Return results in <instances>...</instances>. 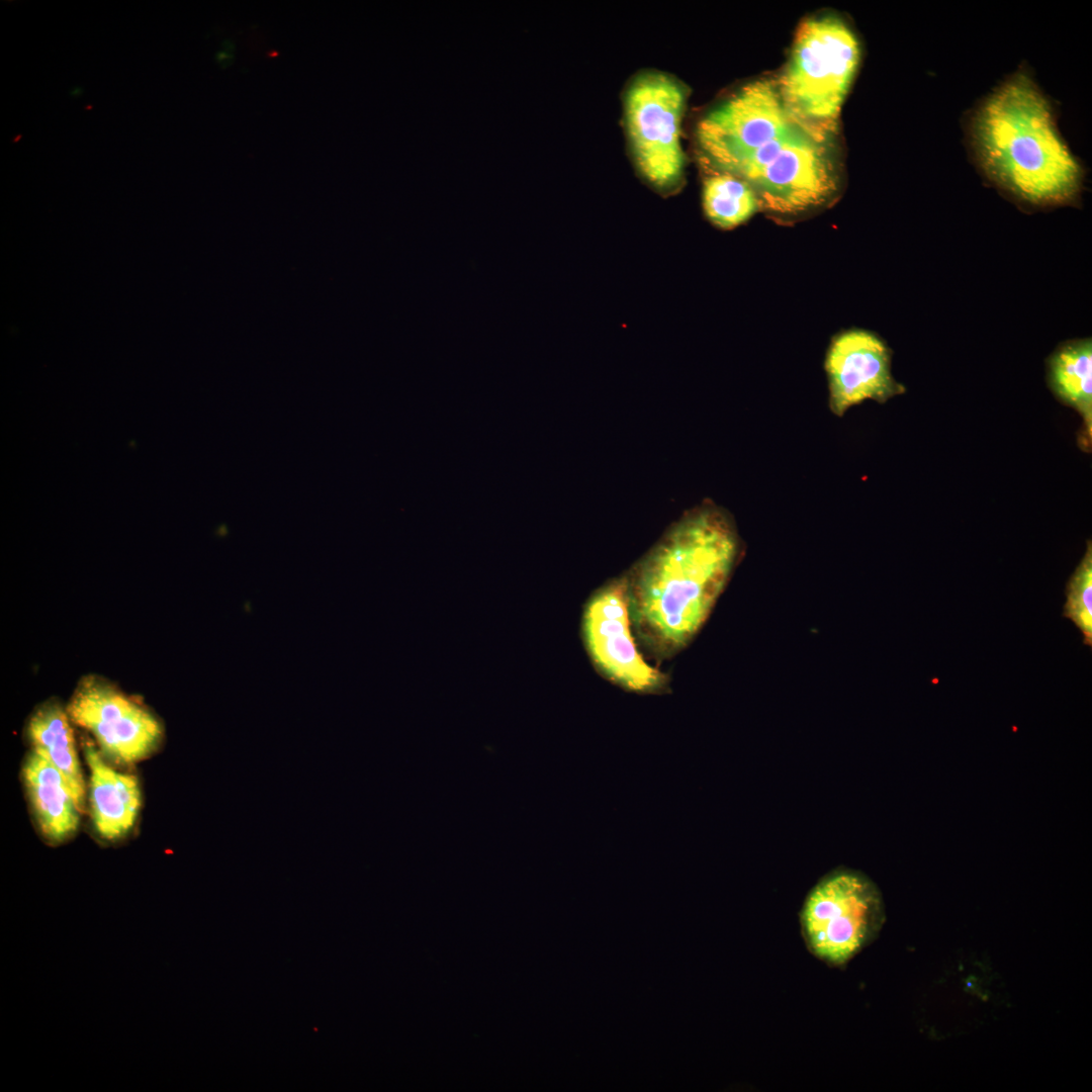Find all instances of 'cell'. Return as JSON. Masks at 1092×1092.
<instances>
[{
  "instance_id": "8fae6325",
  "label": "cell",
  "mask_w": 1092,
  "mask_h": 1092,
  "mask_svg": "<svg viewBox=\"0 0 1092 1092\" xmlns=\"http://www.w3.org/2000/svg\"><path fill=\"white\" fill-rule=\"evenodd\" d=\"M22 778L44 837L61 843L73 836L79 827L81 812L62 774L32 750L23 763Z\"/></svg>"
},
{
  "instance_id": "277c9868",
  "label": "cell",
  "mask_w": 1092,
  "mask_h": 1092,
  "mask_svg": "<svg viewBox=\"0 0 1092 1092\" xmlns=\"http://www.w3.org/2000/svg\"><path fill=\"white\" fill-rule=\"evenodd\" d=\"M859 43L841 19L820 16L798 28L777 87L792 114L809 130L831 140L859 63Z\"/></svg>"
},
{
  "instance_id": "7c38bea8",
  "label": "cell",
  "mask_w": 1092,
  "mask_h": 1092,
  "mask_svg": "<svg viewBox=\"0 0 1092 1092\" xmlns=\"http://www.w3.org/2000/svg\"><path fill=\"white\" fill-rule=\"evenodd\" d=\"M71 719L60 704L39 706L28 721L32 750L46 757L64 777L81 813L85 809V783L76 750Z\"/></svg>"
},
{
  "instance_id": "ba28073f",
  "label": "cell",
  "mask_w": 1092,
  "mask_h": 1092,
  "mask_svg": "<svg viewBox=\"0 0 1092 1092\" xmlns=\"http://www.w3.org/2000/svg\"><path fill=\"white\" fill-rule=\"evenodd\" d=\"M67 712L72 722L92 734L100 751L116 762L141 761L163 740V726L147 707L95 675L78 684Z\"/></svg>"
},
{
  "instance_id": "9c48e42d",
  "label": "cell",
  "mask_w": 1092,
  "mask_h": 1092,
  "mask_svg": "<svg viewBox=\"0 0 1092 1092\" xmlns=\"http://www.w3.org/2000/svg\"><path fill=\"white\" fill-rule=\"evenodd\" d=\"M824 367L829 407L837 417L866 399L883 403L905 390L891 374L888 348L867 331L852 330L836 336L827 350Z\"/></svg>"
},
{
  "instance_id": "30bf717a",
  "label": "cell",
  "mask_w": 1092,
  "mask_h": 1092,
  "mask_svg": "<svg viewBox=\"0 0 1092 1092\" xmlns=\"http://www.w3.org/2000/svg\"><path fill=\"white\" fill-rule=\"evenodd\" d=\"M90 771V806L98 835L106 840L125 836L133 827L141 808L136 777L112 768L90 741L83 744Z\"/></svg>"
},
{
  "instance_id": "4fadbf2b",
  "label": "cell",
  "mask_w": 1092,
  "mask_h": 1092,
  "mask_svg": "<svg viewBox=\"0 0 1092 1092\" xmlns=\"http://www.w3.org/2000/svg\"><path fill=\"white\" fill-rule=\"evenodd\" d=\"M1051 379L1057 394L1082 416L1085 444L1092 430V346L1090 340L1062 348L1052 359Z\"/></svg>"
},
{
  "instance_id": "8992f818",
  "label": "cell",
  "mask_w": 1092,
  "mask_h": 1092,
  "mask_svg": "<svg viewBox=\"0 0 1092 1092\" xmlns=\"http://www.w3.org/2000/svg\"><path fill=\"white\" fill-rule=\"evenodd\" d=\"M684 105L681 86L661 73L640 75L626 94L627 128L636 164L647 182L661 191L673 190L684 174Z\"/></svg>"
},
{
  "instance_id": "3957f363",
  "label": "cell",
  "mask_w": 1092,
  "mask_h": 1092,
  "mask_svg": "<svg viewBox=\"0 0 1092 1092\" xmlns=\"http://www.w3.org/2000/svg\"><path fill=\"white\" fill-rule=\"evenodd\" d=\"M971 139L986 174L1025 201L1065 203L1080 190L1081 166L1061 138L1048 100L1024 74L1008 79L980 105Z\"/></svg>"
},
{
  "instance_id": "5b68a950",
  "label": "cell",
  "mask_w": 1092,
  "mask_h": 1092,
  "mask_svg": "<svg viewBox=\"0 0 1092 1092\" xmlns=\"http://www.w3.org/2000/svg\"><path fill=\"white\" fill-rule=\"evenodd\" d=\"M799 919L808 950L828 966L842 967L877 936L885 908L869 877L836 868L808 892Z\"/></svg>"
},
{
  "instance_id": "6da1fadb",
  "label": "cell",
  "mask_w": 1092,
  "mask_h": 1092,
  "mask_svg": "<svg viewBox=\"0 0 1092 1092\" xmlns=\"http://www.w3.org/2000/svg\"><path fill=\"white\" fill-rule=\"evenodd\" d=\"M697 141L713 171L748 183L760 207L771 213H805L838 190L831 140L792 114L774 81L748 83L707 112Z\"/></svg>"
},
{
  "instance_id": "7a4b0ae2",
  "label": "cell",
  "mask_w": 1092,
  "mask_h": 1092,
  "mask_svg": "<svg viewBox=\"0 0 1092 1092\" xmlns=\"http://www.w3.org/2000/svg\"><path fill=\"white\" fill-rule=\"evenodd\" d=\"M733 518L705 500L686 512L625 574L632 629L659 656L684 649L712 613L737 564Z\"/></svg>"
},
{
  "instance_id": "52a82bcc",
  "label": "cell",
  "mask_w": 1092,
  "mask_h": 1092,
  "mask_svg": "<svg viewBox=\"0 0 1092 1092\" xmlns=\"http://www.w3.org/2000/svg\"><path fill=\"white\" fill-rule=\"evenodd\" d=\"M582 639L597 670L619 688L641 695L662 694L668 677L647 663L632 635L626 576L596 590L585 604Z\"/></svg>"
},
{
  "instance_id": "9a60e30c",
  "label": "cell",
  "mask_w": 1092,
  "mask_h": 1092,
  "mask_svg": "<svg viewBox=\"0 0 1092 1092\" xmlns=\"http://www.w3.org/2000/svg\"><path fill=\"white\" fill-rule=\"evenodd\" d=\"M1063 617L1070 619L1083 634V642L1092 646V543L1067 581Z\"/></svg>"
},
{
  "instance_id": "5bb4252c",
  "label": "cell",
  "mask_w": 1092,
  "mask_h": 1092,
  "mask_svg": "<svg viewBox=\"0 0 1092 1092\" xmlns=\"http://www.w3.org/2000/svg\"><path fill=\"white\" fill-rule=\"evenodd\" d=\"M703 205L708 218L724 230L743 223L760 208L748 183L719 171H713L704 181Z\"/></svg>"
}]
</instances>
